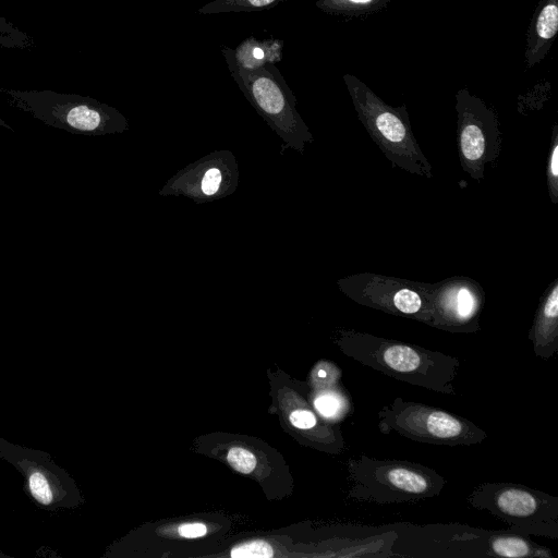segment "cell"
I'll return each instance as SVG.
<instances>
[{"mask_svg":"<svg viewBox=\"0 0 558 558\" xmlns=\"http://www.w3.org/2000/svg\"><path fill=\"white\" fill-rule=\"evenodd\" d=\"M340 350L364 366L434 392L456 396L460 361L456 356L355 329H341Z\"/></svg>","mask_w":558,"mask_h":558,"instance_id":"obj_1","label":"cell"},{"mask_svg":"<svg viewBox=\"0 0 558 558\" xmlns=\"http://www.w3.org/2000/svg\"><path fill=\"white\" fill-rule=\"evenodd\" d=\"M349 497L377 505L416 502L437 497L447 480L417 462L376 459L365 453L348 461Z\"/></svg>","mask_w":558,"mask_h":558,"instance_id":"obj_2","label":"cell"},{"mask_svg":"<svg viewBox=\"0 0 558 558\" xmlns=\"http://www.w3.org/2000/svg\"><path fill=\"white\" fill-rule=\"evenodd\" d=\"M343 81L357 119L384 156L401 170L432 179V165L414 136L405 105L386 104L353 74H344Z\"/></svg>","mask_w":558,"mask_h":558,"instance_id":"obj_3","label":"cell"},{"mask_svg":"<svg viewBox=\"0 0 558 558\" xmlns=\"http://www.w3.org/2000/svg\"><path fill=\"white\" fill-rule=\"evenodd\" d=\"M231 76L257 113L283 141L286 148L304 154L313 134L295 108L296 99L274 63L247 69L241 66L234 50L222 47ZM281 150V151H282Z\"/></svg>","mask_w":558,"mask_h":558,"instance_id":"obj_4","label":"cell"},{"mask_svg":"<svg viewBox=\"0 0 558 558\" xmlns=\"http://www.w3.org/2000/svg\"><path fill=\"white\" fill-rule=\"evenodd\" d=\"M0 93L10 106L73 134L98 136L129 130L128 119L118 109L88 96L9 87H0Z\"/></svg>","mask_w":558,"mask_h":558,"instance_id":"obj_5","label":"cell"},{"mask_svg":"<svg viewBox=\"0 0 558 558\" xmlns=\"http://www.w3.org/2000/svg\"><path fill=\"white\" fill-rule=\"evenodd\" d=\"M466 501L477 510L488 511L514 532L558 539L555 496L522 484L487 482L474 487Z\"/></svg>","mask_w":558,"mask_h":558,"instance_id":"obj_6","label":"cell"},{"mask_svg":"<svg viewBox=\"0 0 558 558\" xmlns=\"http://www.w3.org/2000/svg\"><path fill=\"white\" fill-rule=\"evenodd\" d=\"M378 429L418 442L438 446H472L487 433L472 421L445 409L397 397L378 412Z\"/></svg>","mask_w":558,"mask_h":558,"instance_id":"obj_7","label":"cell"},{"mask_svg":"<svg viewBox=\"0 0 558 558\" xmlns=\"http://www.w3.org/2000/svg\"><path fill=\"white\" fill-rule=\"evenodd\" d=\"M457 147L462 170L480 182L499 157L502 133L498 114L466 87L456 93Z\"/></svg>","mask_w":558,"mask_h":558,"instance_id":"obj_8","label":"cell"},{"mask_svg":"<svg viewBox=\"0 0 558 558\" xmlns=\"http://www.w3.org/2000/svg\"><path fill=\"white\" fill-rule=\"evenodd\" d=\"M0 458L24 477V492L40 509H74L83 497L74 478L51 458L50 453L15 445L0 437Z\"/></svg>","mask_w":558,"mask_h":558,"instance_id":"obj_9","label":"cell"},{"mask_svg":"<svg viewBox=\"0 0 558 558\" xmlns=\"http://www.w3.org/2000/svg\"><path fill=\"white\" fill-rule=\"evenodd\" d=\"M339 290L353 302L384 313L429 325V301L413 281L374 272H359L337 280Z\"/></svg>","mask_w":558,"mask_h":558,"instance_id":"obj_10","label":"cell"},{"mask_svg":"<svg viewBox=\"0 0 558 558\" xmlns=\"http://www.w3.org/2000/svg\"><path fill=\"white\" fill-rule=\"evenodd\" d=\"M429 301L428 326L457 333L481 330L480 318L485 291L480 282L465 276H452L438 282H421Z\"/></svg>","mask_w":558,"mask_h":558,"instance_id":"obj_11","label":"cell"},{"mask_svg":"<svg viewBox=\"0 0 558 558\" xmlns=\"http://www.w3.org/2000/svg\"><path fill=\"white\" fill-rule=\"evenodd\" d=\"M239 183V169L231 151H214L189 165L165 184L160 195H184L196 203L226 197Z\"/></svg>","mask_w":558,"mask_h":558,"instance_id":"obj_12","label":"cell"},{"mask_svg":"<svg viewBox=\"0 0 558 558\" xmlns=\"http://www.w3.org/2000/svg\"><path fill=\"white\" fill-rule=\"evenodd\" d=\"M527 338L536 357L549 360L558 352V277L539 298Z\"/></svg>","mask_w":558,"mask_h":558,"instance_id":"obj_13","label":"cell"},{"mask_svg":"<svg viewBox=\"0 0 558 558\" xmlns=\"http://www.w3.org/2000/svg\"><path fill=\"white\" fill-rule=\"evenodd\" d=\"M558 33V0H539L531 19L524 49L526 70L544 60Z\"/></svg>","mask_w":558,"mask_h":558,"instance_id":"obj_14","label":"cell"},{"mask_svg":"<svg viewBox=\"0 0 558 558\" xmlns=\"http://www.w3.org/2000/svg\"><path fill=\"white\" fill-rule=\"evenodd\" d=\"M282 43L279 40H256L254 37L245 39L234 50L236 62L247 69L262 66L281 60Z\"/></svg>","mask_w":558,"mask_h":558,"instance_id":"obj_15","label":"cell"},{"mask_svg":"<svg viewBox=\"0 0 558 558\" xmlns=\"http://www.w3.org/2000/svg\"><path fill=\"white\" fill-rule=\"evenodd\" d=\"M391 0H317L323 12L343 19H362L387 9Z\"/></svg>","mask_w":558,"mask_h":558,"instance_id":"obj_16","label":"cell"},{"mask_svg":"<svg viewBox=\"0 0 558 558\" xmlns=\"http://www.w3.org/2000/svg\"><path fill=\"white\" fill-rule=\"evenodd\" d=\"M314 407L326 420L336 422L344 420L353 411L352 400L340 384L319 392L314 399Z\"/></svg>","mask_w":558,"mask_h":558,"instance_id":"obj_17","label":"cell"},{"mask_svg":"<svg viewBox=\"0 0 558 558\" xmlns=\"http://www.w3.org/2000/svg\"><path fill=\"white\" fill-rule=\"evenodd\" d=\"M287 0H214L197 10L202 14H216L227 12H253L271 9L279 2Z\"/></svg>","mask_w":558,"mask_h":558,"instance_id":"obj_18","label":"cell"},{"mask_svg":"<svg viewBox=\"0 0 558 558\" xmlns=\"http://www.w3.org/2000/svg\"><path fill=\"white\" fill-rule=\"evenodd\" d=\"M546 181L549 199L553 205L558 204V124L551 131L549 150L546 163Z\"/></svg>","mask_w":558,"mask_h":558,"instance_id":"obj_19","label":"cell"},{"mask_svg":"<svg viewBox=\"0 0 558 558\" xmlns=\"http://www.w3.org/2000/svg\"><path fill=\"white\" fill-rule=\"evenodd\" d=\"M34 46L35 41L28 34L0 15V48L27 49Z\"/></svg>","mask_w":558,"mask_h":558,"instance_id":"obj_20","label":"cell"},{"mask_svg":"<svg viewBox=\"0 0 558 558\" xmlns=\"http://www.w3.org/2000/svg\"><path fill=\"white\" fill-rule=\"evenodd\" d=\"M229 464L240 473L248 474L256 465V458L254 454L240 447H233L229 450L227 456Z\"/></svg>","mask_w":558,"mask_h":558,"instance_id":"obj_21","label":"cell"},{"mask_svg":"<svg viewBox=\"0 0 558 558\" xmlns=\"http://www.w3.org/2000/svg\"><path fill=\"white\" fill-rule=\"evenodd\" d=\"M232 557H252V558H258V557H271L272 549L266 542L263 541H254L251 543H245L243 545L236 546L231 550L230 554Z\"/></svg>","mask_w":558,"mask_h":558,"instance_id":"obj_22","label":"cell"},{"mask_svg":"<svg viewBox=\"0 0 558 558\" xmlns=\"http://www.w3.org/2000/svg\"><path fill=\"white\" fill-rule=\"evenodd\" d=\"M293 426L300 429L311 430L318 426V420L311 410L299 409L290 414Z\"/></svg>","mask_w":558,"mask_h":558,"instance_id":"obj_23","label":"cell"},{"mask_svg":"<svg viewBox=\"0 0 558 558\" xmlns=\"http://www.w3.org/2000/svg\"><path fill=\"white\" fill-rule=\"evenodd\" d=\"M207 529L202 523H185L179 527V534L183 537L195 538L205 535Z\"/></svg>","mask_w":558,"mask_h":558,"instance_id":"obj_24","label":"cell"},{"mask_svg":"<svg viewBox=\"0 0 558 558\" xmlns=\"http://www.w3.org/2000/svg\"><path fill=\"white\" fill-rule=\"evenodd\" d=\"M0 126L1 128H4V129H8L10 131H13V129L11 128L10 124H8L1 117H0Z\"/></svg>","mask_w":558,"mask_h":558,"instance_id":"obj_25","label":"cell"},{"mask_svg":"<svg viewBox=\"0 0 558 558\" xmlns=\"http://www.w3.org/2000/svg\"><path fill=\"white\" fill-rule=\"evenodd\" d=\"M0 558H8V555L3 554V553L0 550Z\"/></svg>","mask_w":558,"mask_h":558,"instance_id":"obj_26","label":"cell"}]
</instances>
